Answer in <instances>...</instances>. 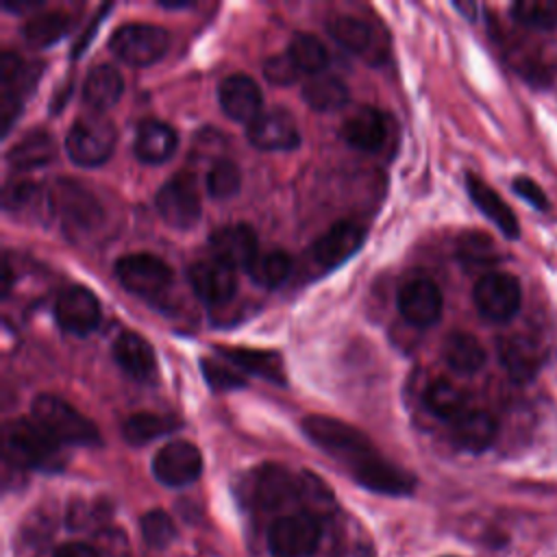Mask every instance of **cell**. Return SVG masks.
Instances as JSON below:
<instances>
[{
  "instance_id": "24",
  "label": "cell",
  "mask_w": 557,
  "mask_h": 557,
  "mask_svg": "<svg viewBox=\"0 0 557 557\" xmlns=\"http://www.w3.org/2000/svg\"><path fill=\"white\" fill-rule=\"evenodd\" d=\"M220 357L231 361L237 370L250 372L255 376L268 379L274 385L285 383V370L283 359L274 350H257V348H244V346H218L215 348Z\"/></svg>"
},
{
  "instance_id": "33",
  "label": "cell",
  "mask_w": 557,
  "mask_h": 557,
  "mask_svg": "<svg viewBox=\"0 0 557 557\" xmlns=\"http://www.w3.org/2000/svg\"><path fill=\"white\" fill-rule=\"evenodd\" d=\"M285 54L292 59V63L296 65V70L300 74L318 76V74H322V70L329 63V52H326L324 44L311 33L294 35Z\"/></svg>"
},
{
  "instance_id": "27",
  "label": "cell",
  "mask_w": 557,
  "mask_h": 557,
  "mask_svg": "<svg viewBox=\"0 0 557 557\" xmlns=\"http://www.w3.org/2000/svg\"><path fill=\"white\" fill-rule=\"evenodd\" d=\"M113 359L115 363L133 379L141 381L152 376L157 359H154V350L152 346L137 333L133 331H124L115 337L113 342Z\"/></svg>"
},
{
  "instance_id": "44",
  "label": "cell",
  "mask_w": 557,
  "mask_h": 557,
  "mask_svg": "<svg viewBox=\"0 0 557 557\" xmlns=\"http://www.w3.org/2000/svg\"><path fill=\"white\" fill-rule=\"evenodd\" d=\"M263 74L274 85H292L300 76V72L296 70V65L292 63V59L287 54H274V57L265 59Z\"/></svg>"
},
{
  "instance_id": "15",
  "label": "cell",
  "mask_w": 557,
  "mask_h": 557,
  "mask_svg": "<svg viewBox=\"0 0 557 557\" xmlns=\"http://www.w3.org/2000/svg\"><path fill=\"white\" fill-rule=\"evenodd\" d=\"M366 237L363 226L350 220H339L333 226H329L309 248L311 261L324 270L335 268L344 263L348 257H352L361 242Z\"/></svg>"
},
{
  "instance_id": "49",
  "label": "cell",
  "mask_w": 557,
  "mask_h": 557,
  "mask_svg": "<svg viewBox=\"0 0 557 557\" xmlns=\"http://www.w3.org/2000/svg\"><path fill=\"white\" fill-rule=\"evenodd\" d=\"M41 7L39 0H22V2H4V9L15 11V13H24L26 9H37Z\"/></svg>"
},
{
  "instance_id": "8",
  "label": "cell",
  "mask_w": 557,
  "mask_h": 557,
  "mask_svg": "<svg viewBox=\"0 0 557 557\" xmlns=\"http://www.w3.org/2000/svg\"><path fill=\"white\" fill-rule=\"evenodd\" d=\"M115 276L124 289L150 298L165 292L172 283L170 265L150 252H128L115 261Z\"/></svg>"
},
{
  "instance_id": "25",
  "label": "cell",
  "mask_w": 557,
  "mask_h": 557,
  "mask_svg": "<svg viewBox=\"0 0 557 557\" xmlns=\"http://www.w3.org/2000/svg\"><path fill=\"white\" fill-rule=\"evenodd\" d=\"M176 150V133L165 122L146 120L137 126L133 139V152L139 161L157 165L172 157Z\"/></svg>"
},
{
  "instance_id": "21",
  "label": "cell",
  "mask_w": 557,
  "mask_h": 557,
  "mask_svg": "<svg viewBox=\"0 0 557 557\" xmlns=\"http://www.w3.org/2000/svg\"><path fill=\"white\" fill-rule=\"evenodd\" d=\"M218 100L226 117L233 122L250 124L261 113V89L246 74H231L218 87Z\"/></svg>"
},
{
  "instance_id": "43",
  "label": "cell",
  "mask_w": 557,
  "mask_h": 557,
  "mask_svg": "<svg viewBox=\"0 0 557 557\" xmlns=\"http://www.w3.org/2000/svg\"><path fill=\"white\" fill-rule=\"evenodd\" d=\"M141 535L154 548L168 546L176 535V529H174V522H172L170 513H165L163 509H150L148 513H144Z\"/></svg>"
},
{
  "instance_id": "26",
  "label": "cell",
  "mask_w": 557,
  "mask_h": 557,
  "mask_svg": "<svg viewBox=\"0 0 557 557\" xmlns=\"http://www.w3.org/2000/svg\"><path fill=\"white\" fill-rule=\"evenodd\" d=\"M496 418L483 409H468L453 422V440L459 448L483 453L496 440Z\"/></svg>"
},
{
  "instance_id": "30",
  "label": "cell",
  "mask_w": 557,
  "mask_h": 557,
  "mask_svg": "<svg viewBox=\"0 0 557 557\" xmlns=\"http://www.w3.org/2000/svg\"><path fill=\"white\" fill-rule=\"evenodd\" d=\"M444 359L457 374H474L485 363V348L481 342L463 331L450 333L444 342Z\"/></svg>"
},
{
  "instance_id": "18",
  "label": "cell",
  "mask_w": 557,
  "mask_h": 557,
  "mask_svg": "<svg viewBox=\"0 0 557 557\" xmlns=\"http://www.w3.org/2000/svg\"><path fill=\"white\" fill-rule=\"evenodd\" d=\"M248 141L259 150H294L300 133L294 117L283 109L261 111L246 128Z\"/></svg>"
},
{
  "instance_id": "32",
  "label": "cell",
  "mask_w": 557,
  "mask_h": 557,
  "mask_svg": "<svg viewBox=\"0 0 557 557\" xmlns=\"http://www.w3.org/2000/svg\"><path fill=\"white\" fill-rule=\"evenodd\" d=\"M466 403H468L466 392H463L459 385H455V383H450V381H444V379L433 381V383L426 387V392H424V405H426V409H429L433 416L442 418V420L455 422L463 411H468Z\"/></svg>"
},
{
  "instance_id": "4",
  "label": "cell",
  "mask_w": 557,
  "mask_h": 557,
  "mask_svg": "<svg viewBox=\"0 0 557 557\" xmlns=\"http://www.w3.org/2000/svg\"><path fill=\"white\" fill-rule=\"evenodd\" d=\"M115 146V128L113 124L100 115L78 117L65 137L67 157L83 168H94L104 163Z\"/></svg>"
},
{
  "instance_id": "47",
  "label": "cell",
  "mask_w": 557,
  "mask_h": 557,
  "mask_svg": "<svg viewBox=\"0 0 557 557\" xmlns=\"http://www.w3.org/2000/svg\"><path fill=\"white\" fill-rule=\"evenodd\" d=\"M22 113V100L17 94L11 91H0V128L2 135H7L13 126V122L17 120V115Z\"/></svg>"
},
{
  "instance_id": "40",
  "label": "cell",
  "mask_w": 557,
  "mask_h": 557,
  "mask_svg": "<svg viewBox=\"0 0 557 557\" xmlns=\"http://www.w3.org/2000/svg\"><path fill=\"white\" fill-rule=\"evenodd\" d=\"M457 255L470 268L494 265L498 257L492 239L483 233H463L457 242Z\"/></svg>"
},
{
  "instance_id": "17",
  "label": "cell",
  "mask_w": 557,
  "mask_h": 557,
  "mask_svg": "<svg viewBox=\"0 0 557 557\" xmlns=\"http://www.w3.org/2000/svg\"><path fill=\"white\" fill-rule=\"evenodd\" d=\"M398 311L413 326H431L442 315V292L424 276L409 278L398 289Z\"/></svg>"
},
{
  "instance_id": "14",
  "label": "cell",
  "mask_w": 557,
  "mask_h": 557,
  "mask_svg": "<svg viewBox=\"0 0 557 557\" xmlns=\"http://www.w3.org/2000/svg\"><path fill=\"white\" fill-rule=\"evenodd\" d=\"M54 318L63 331L87 335L100 322V307L87 287L70 285L63 287L54 300Z\"/></svg>"
},
{
  "instance_id": "45",
  "label": "cell",
  "mask_w": 557,
  "mask_h": 557,
  "mask_svg": "<svg viewBox=\"0 0 557 557\" xmlns=\"http://www.w3.org/2000/svg\"><path fill=\"white\" fill-rule=\"evenodd\" d=\"M37 198V185L33 183H11L4 187V209L7 211H20L26 209Z\"/></svg>"
},
{
  "instance_id": "41",
  "label": "cell",
  "mask_w": 557,
  "mask_h": 557,
  "mask_svg": "<svg viewBox=\"0 0 557 557\" xmlns=\"http://www.w3.org/2000/svg\"><path fill=\"white\" fill-rule=\"evenodd\" d=\"M200 372L209 387L226 392V389H239L246 385L244 374L231 363V361H218V359H200Z\"/></svg>"
},
{
  "instance_id": "2",
  "label": "cell",
  "mask_w": 557,
  "mask_h": 557,
  "mask_svg": "<svg viewBox=\"0 0 557 557\" xmlns=\"http://www.w3.org/2000/svg\"><path fill=\"white\" fill-rule=\"evenodd\" d=\"M7 457L17 466L35 470H59L63 466L61 444L52 440L33 418H17L4 426Z\"/></svg>"
},
{
  "instance_id": "29",
  "label": "cell",
  "mask_w": 557,
  "mask_h": 557,
  "mask_svg": "<svg viewBox=\"0 0 557 557\" xmlns=\"http://www.w3.org/2000/svg\"><path fill=\"white\" fill-rule=\"evenodd\" d=\"M124 91L122 74L113 65H94L83 83V100L96 113L111 109Z\"/></svg>"
},
{
  "instance_id": "9",
  "label": "cell",
  "mask_w": 557,
  "mask_h": 557,
  "mask_svg": "<svg viewBox=\"0 0 557 557\" xmlns=\"http://www.w3.org/2000/svg\"><path fill=\"white\" fill-rule=\"evenodd\" d=\"M154 207L161 220L172 228H189L200 218V196L194 178L187 172L176 174L154 196Z\"/></svg>"
},
{
  "instance_id": "31",
  "label": "cell",
  "mask_w": 557,
  "mask_h": 557,
  "mask_svg": "<svg viewBox=\"0 0 557 557\" xmlns=\"http://www.w3.org/2000/svg\"><path fill=\"white\" fill-rule=\"evenodd\" d=\"M302 98L313 111H333L346 104L348 87L337 76L318 74L302 85Z\"/></svg>"
},
{
  "instance_id": "6",
  "label": "cell",
  "mask_w": 557,
  "mask_h": 557,
  "mask_svg": "<svg viewBox=\"0 0 557 557\" xmlns=\"http://www.w3.org/2000/svg\"><path fill=\"white\" fill-rule=\"evenodd\" d=\"M320 537V520L307 511L281 516L268 529V546L274 557H309Z\"/></svg>"
},
{
  "instance_id": "38",
  "label": "cell",
  "mask_w": 557,
  "mask_h": 557,
  "mask_svg": "<svg viewBox=\"0 0 557 557\" xmlns=\"http://www.w3.org/2000/svg\"><path fill=\"white\" fill-rule=\"evenodd\" d=\"M511 15L522 26L550 30L557 26V0H518L511 4Z\"/></svg>"
},
{
  "instance_id": "39",
  "label": "cell",
  "mask_w": 557,
  "mask_h": 557,
  "mask_svg": "<svg viewBox=\"0 0 557 557\" xmlns=\"http://www.w3.org/2000/svg\"><path fill=\"white\" fill-rule=\"evenodd\" d=\"M242 187V172L235 161L218 159L207 172V191L215 200H226L235 196Z\"/></svg>"
},
{
  "instance_id": "28",
  "label": "cell",
  "mask_w": 557,
  "mask_h": 557,
  "mask_svg": "<svg viewBox=\"0 0 557 557\" xmlns=\"http://www.w3.org/2000/svg\"><path fill=\"white\" fill-rule=\"evenodd\" d=\"M57 154L54 137L41 128L24 133L7 152V163L13 170H35L50 163Z\"/></svg>"
},
{
  "instance_id": "36",
  "label": "cell",
  "mask_w": 557,
  "mask_h": 557,
  "mask_svg": "<svg viewBox=\"0 0 557 557\" xmlns=\"http://www.w3.org/2000/svg\"><path fill=\"white\" fill-rule=\"evenodd\" d=\"M246 272L257 285L272 289L287 281L292 272V257L283 250H270V252L257 255V259L250 263Z\"/></svg>"
},
{
  "instance_id": "12",
  "label": "cell",
  "mask_w": 557,
  "mask_h": 557,
  "mask_svg": "<svg viewBox=\"0 0 557 557\" xmlns=\"http://www.w3.org/2000/svg\"><path fill=\"white\" fill-rule=\"evenodd\" d=\"M52 191L54 194L50 196V205L59 213L65 228L87 231L100 222L102 209L98 200L81 185L72 181H61Z\"/></svg>"
},
{
  "instance_id": "16",
  "label": "cell",
  "mask_w": 557,
  "mask_h": 557,
  "mask_svg": "<svg viewBox=\"0 0 557 557\" xmlns=\"http://www.w3.org/2000/svg\"><path fill=\"white\" fill-rule=\"evenodd\" d=\"M355 481L372 492L389 494V496H403L413 492V476L407 474L403 468H396L387 459L379 457L376 453H370L361 457L359 461L348 466Z\"/></svg>"
},
{
  "instance_id": "7",
  "label": "cell",
  "mask_w": 557,
  "mask_h": 557,
  "mask_svg": "<svg viewBox=\"0 0 557 557\" xmlns=\"http://www.w3.org/2000/svg\"><path fill=\"white\" fill-rule=\"evenodd\" d=\"M472 298L483 318L492 322H507L520 309L522 289L513 274L492 270L479 276L472 289Z\"/></svg>"
},
{
  "instance_id": "19",
  "label": "cell",
  "mask_w": 557,
  "mask_h": 557,
  "mask_svg": "<svg viewBox=\"0 0 557 557\" xmlns=\"http://www.w3.org/2000/svg\"><path fill=\"white\" fill-rule=\"evenodd\" d=\"M187 281L194 294L207 305H222L233 298L237 289L235 270L211 259L196 261L187 268Z\"/></svg>"
},
{
  "instance_id": "23",
  "label": "cell",
  "mask_w": 557,
  "mask_h": 557,
  "mask_svg": "<svg viewBox=\"0 0 557 557\" xmlns=\"http://www.w3.org/2000/svg\"><path fill=\"white\" fill-rule=\"evenodd\" d=\"M466 189L472 202L479 207V211L509 239H516L520 235V224L511 207L476 174L466 176Z\"/></svg>"
},
{
  "instance_id": "5",
  "label": "cell",
  "mask_w": 557,
  "mask_h": 557,
  "mask_svg": "<svg viewBox=\"0 0 557 557\" xmlns=\"http://www.w3.org/2000/svg\"><path fill=\"white\" fill-rule=\"evenodd\" d=\"M170 37L165 28L144 22L122 24L109 39L111 52L128 65H150L159 61L168 50Z\"/></svg>"
},
{
  "instance_id": "20",
  "label": "cell",
  "mask_w": 557,
  "mask_h": 557,
  "mask_svg": "<svg viewBox=\"0 0 557 557\" xmlns=\"http://www.w3.org/2000/svg\"><path fill=\"white\" fill-rule=\"evenodd\" d=\"M496 346H498V359L511 381L522 385L535 379V374L544 363L542 348L537 346L535 339L522 333H511V335L498 337Z\"/></svg>"
},
{
  "instance_id": "22",
  "label": "cell",
  "mask_w": 557,
  "mask_h": 557,
  "mask_svg": "<svg viewBox=\"0 0 557 557\" xmlns=\"http://www.w3.org/2000/svg\"><path fill=\"white\" fill-rule=\"evenodd\" d=\"M342 139L361 152H376L387 139V122L374 107L352 111L342 124Z\"/></svg>"
},
{
  "instance_id": "48",
  "label": "cell",
  "mask_w": 557,
  "mask_h": 557,
  "mask_svg": "<svg viewBox=\"0 0 557 557\" xmlns=\"http://www.w3.org/2000/svg\"><path fill=\"white\" fill-rule=\"evenodd\" d=\"M52 557H100V555L85 542H67V544H61Z\"/></svg>"
},
{
  "instance_id": "34",
  "label": "cell",
  "mask_w": 557,
  "mask_h": 557,
  "mask_svg": "<svg viewBox=\"0 0 557 557\" xmlns=\"http://www.w3.org/2000/svg\"><path fill=\"white\" fill-rule=\"evenodd\" d=\"M67 28H70V17L63 11H46L28 17L22 28V35L30 46L44 48L59 41Z\"/></svg>"
},
{
  "instance_id": "1",
  "label": "cell",
  "mask_w": 557,
  "mask_h": 557,
  "mask_svg": "<svg viewBox=\"0 0 557 557\" xmlns=\"http://www.w3.org/2000/svg\"><path fill=\"white\" fill-rule=\"evenodd\" d=\"M33 420L61 446H96L100 435L96 424L54 394H39L33 400Z\"/></svg>"
},
{
  "instance_id": "11",
  "label": "cell",
  "mask_w": 557,
  "mask_h": 557,
  "mask_svg": "<svg viewBox=\"0 0 557 557\" xmlns=\"http://www.w3.org/2000/svg\"><path fill=\"white\" fill-rule=\"evenodd\" d=\"M250 500L261 509H278L302 494V479L276 463H265L252 472Z\"/></svg>"
},
{
  "instance_id": "35",
  "label": "cell",
  "mask_w": 557,
  "mask_h": 557,
  "mask_svg": "<svg viewBox=\"0 0 557 557\" xmlns=\"http://www.w3.org/2000/svg\"><path fill=\"white\" fill-rule=\"evenodd\" d=\"M176 429V422L172 418L159 416V413H150V411H141V413H133L124 420L122 424V435L128 444L133 446H141L148 444L170 431Z\"/></svg>"
},
{
  "instance_id": "3",
  "label": "cell",
  "mask_w": 557,
  "mask_h": 557,
  "mask_svg": "<svg viewBox=\"0 0 557 557\" xmlns=\"http://www.w3.org/2000/svg\"><path fill=\"white\" fill-rule=\"evenodd\" d=\"M300 426L309 442H313L324 453L346 461L348 466L359 461L361 457L374 453L370 440L361 431H357L355 426H350L337 418L307 416Z\"/></svg>"
},
{
  "instance_id": "37",
  "label": "cell",
  "mask_w": 557,
  "mask_h": 557,
  "mask_svg": "<svg viewBox=\"0 0 557 557\" xmlns=\"http://www.w3.org/2000/svg\"><path fill=\"white\" fill-rule=\"evenodd\" d=\"M329 35L348 52L352 54H366V50L372 46V30L363 20L339 15L329 22Z\"/></svg>"
},
{
  "instance_id": "46",
  "label": "cell",
  "mask_w": 557,
  "mask_h": 557,
  "mask_svg": "<svg viewBox=\"0 0 557 557\" xmlns=\"http://www.w3.org/2000/svg\"><path fill=\"white\" fill-rule=\"evenodd\" d=\"M511 187H513V191H516L522 200H527V202H529L531 207H535L537 211H548L550 202H548L546 194H544L542 187H540L535 181H531L529 176H516L513 183H511Z\"/></svg>"
},
{
  "instance_id": "50",
  "label": "cell",
  "mask_w": 557,
  "mask_h": 557,
  "mask_svg": "<svg viewBox=\"0 0 557 557\" xmlns=\"http://www.w3.org/2000/svg\"><path fill=\"white\" fill-rule=\"evenodd\" d=\"M163 9H183L189 7V2H159Z\"/></svg>"
},
{
  "instance_id": "10",
  "label": "cell",
  "mask_w": 557,
  "mask_h": 557,
  "mask_svg": "<svg viewBox=\"0 0 557 557\" xmlns=\"http://www.w3.org/2000/svg\"><path fill=\"white\" fill-rule=\"evenodd\" d=\"M202 472L200 450L185 440H174L161 446L152 459V474L168 487L194 483Z\"/></svg>"
},
{
  "instance_id": "13",
  "label": "cell",
  "mask_w": 557,
  "mask_h": 557,
  "mask_svg": "<svg viewBox=\"0 0 557 557\" xmlns=\"http://www.w3.org/2000/svg\"><path fill=\"white\" fill-rule=\"evenodd\" d=\"M209 250L215 261L233 268L248 270L257 259V235L248 224H222L209 235Z\"/></svg>"
},
{
  "instance_id": "42",
  "label": "cell",
  "mask_w": 557,
  "mask_h": 557,
  "mask_svg": "<svg viewBox=\"0 0 557 557\" xmlns=\"http://www.w3.org/2000/svg\"><path fill=\"white\" fill-rule=\"evenodd\" d=\"M28 76H33V67L15 52L7 50L0 57V85L2 91H11L20 96V89L30 85Z\"/></svg>"
}]
</instances>
